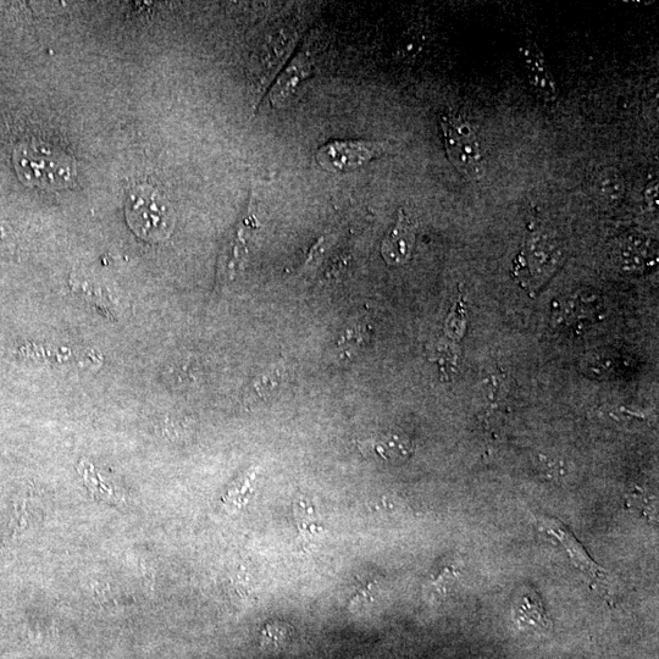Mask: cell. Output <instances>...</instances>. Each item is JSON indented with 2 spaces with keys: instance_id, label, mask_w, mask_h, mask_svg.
I'll return each instance as SVG.
<instances>
[{
  "instance_id": "1",
  "label": "cell",
  "mask_w": 659,
  "mask_h": 659,
  "mask_svg": "<svg viewBox=\"0 0 659 659\" xmlns=\"http://www.w3.org/2000/svg\"><path fill=\"white\" fill-rule=\"evenodd\" d=\"M13 158L21 180L31 186L58 190L75 179L74 158L55 143L30 138L15 148Z\"/></svg>"
},
{
  "instance_id": "2",
  "label": "cell",
  "mask_w": 659,
  "mask_h": 659,
  "mask_svg": "<svg viewBox=\"0 0 659 659\" xmlns=\"http://www.w3.org/2000/svg\"><path fill=\"white\" fill-rule=\"evenodd\" d=\"M126 218L132 231L143 240L159 242L171 235L175 214L168 199L152 187L140 186L131 192Z\"/></svg>"
},
{
  "instance_id": "3",
  "label": "cell",
  "mask_w": 659,
  "mask_h": 659,
  "mask_svg": "<svg viewBox=\"0 0 659 659\" xmlns=\"http://www.w3.org/2000/svg\"><path fill=\"white\" fill-rule=\"evenodd\" d=\"M563 262V249L555 237L535 234L514 260V275L529 291H537L555 275Z\"/></svg>"
},
{
  "instance_id": "4",
  "label": "cell",
  "mask_w": 659,
  "mask_h": 659,
  "mask_svg": "<svg viewBox=\"0 0 659 659\" xmlns=\"http://www.w3.org/2000/svg\"><path fill=\"white\" fill-rule=\"evenodd\" d=\"M448 158L468 179L483 175L484 157L472 126L462 116L445 114L441 119Z\"/></svg>"
},
{
  "instance_id": "5",
  "label": "cell",
  "mask_w": 659,
  "mask_h": 659,
  "mask_svg": "<svg viewBox=\"0 0 659 659\" xmlns=\"http://www.w3.org/2000/svg\"><path fill=\"white\" fill-rule=\"evenodd\" d=\"M385 152L386 147L381 143L334 141L321 147L315 157L321 168L332 171V173H340V171L362 168Z\"/></svg>"
},
{
  "instance_id": "6",
  "label": "cell",
  "mask_w": 659,
  "mask_h": 659,
  "mask_svg": "<svg viewBox=\"0 0 659 659\" xmlns=\"http://www.w3.org/2000/svg\"><path fill=\"white\" fill-rule=\"evenodd\" d=\"M520 57H522L530 86L537 96L547 103L555 102L558 97V88L544 53L534 42L526 41L520 48Z\"/></svg>"
},
{
  "instance_id": "7",
  "label": "cell",
  "mask_w": 659,
  "mask_h": 659,
  "mask_svg": "<svg viewBox=\"0 0 659 659\" xmlns=\"http://www.w3.org/2000/svg\"><path fill=\"white\" fill-rule=\"evenodd\" d=\"M656 243L639 234L624 237L614 248V263L625 273H641L655 263Z\"/></svg>"
},
{
  "instance_id": "8",
  "label": "cell",
  "mask_w": 659,
  "mask_h": 659,
  "mask_svg": "<svg viewBox=\"0 0 659 659\" xmlns=\"http://www.w3.org/2000/svg\"><path fill=\"white\" fill-rule=\"evenodd\" d=\"M415 245V230L412 221L403 210L398 213L395 227L387 234L381 245V254L385 262L393 267H400L411 260Z\"/></svg>"
},
{
  "instance_id": "9",
  "label": "cell",
  "mask_w": 659,
  "mask_h": 659,
  "mask_svg": "<svg viewBox=\"0 0 659 659\" xmlns=\"http://www.w3.org/2000/svg\"><path fill=\"white\" fill-rule=\"evenodd\" d=\"M359 450L365 456L380 459L386 463H400L412 456L414 446L411 440L400 435H380L373 439L358 442Z\"/></svg>"
},
{
  "instance_id": "10",
  "label": "cell",
  "mask_w": 659,
  "mask_h": 659,
  "mask_svg": "<svg viewBox=\"0 0 659 659\" xmlns=\"http://www.w3.org/2000/svg\"><path fill=\"white\" fill-rule=\"evenodd\" d=\"M513 618L520 629L531 633H541L550 625L540 597L530 592H525L522 597L517 598L513 608Z\"/></svg>"
},
{
  "instance_id": "11",
  "label": "cell",
  "mask_w": 659,
  "mask_h": 659,
  "mask_svg": "<svg viewBox=\"0 0 659 659\" xmlns=\"http://www.w3.org/2000/svg\"><path fill=\"white\" fill-rule=\"evenodd\" d=\"M309 73L310 69L306 58L299 55L285 70V73L282 74L273 91H271V102L275 107H285L291 101L301 82L309 76Z\"/></svg>"
},
{
  "instance_id": "12",
  "label": "cell",
  "mask_w": 659,
  "mask_h": 659,
  "mask_svg": "<svg viewBox=\"0 0 659 659\" xmlns=\"http://www.w3.org/2000/svg\"><path fill=\"white\" fill-rule=\"evenodd\" d=\"M592 191L602 201L617 203L625 193V180L616 168H605L596 174L592 180Z\"/></svg>"
},
{
  "instance_id": "13",
  "label": "cell",
  "mask_w": 659,
  "mask_h": 659,
  "mask_svg": "<svg viewBox=\"0 0 659 659\" xmlns=\"http://www.w3.org/2000/svg\"><path fill=\"white\" fill-rule=\"evenodd\" d=\"M295 515L299 536H301L303 544H313L324 531L314 507L307 501L298 500L295 503Z\"/></svg>"
},
{
  "instance_id": "14",
  "label": "cell",
  "mask_w": 659,
  "mask_h": 659,
  "mask_svg": "<svg viewBox=\"0 0 659 659\" xmlns=\"http://www.w3.org/2000/svg\"><path fill=\"white\" fill-rule=\"evenodd\" d=\"M256 479V469H249L248 472L240 476L227 491L223 500L224 506L229 508L230 511H238V509L245 506L253 494Z\"/></svg>"
},
{
  "instance_id": "15",
  "label": "cell",
  "mask_w": 659,
  "mask_h": 659,
  "mask_svg": "<svg viewBox=\"0 0 659 659\" xmlns=\"http://www.w3.org/2000/svg\"><path fill=\"white\" fill-rule=\"evenodd\" d=\"M658 181H652L645 188V199L652 209L658 208Z\"/></svg>"
}]
</instances>
